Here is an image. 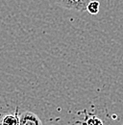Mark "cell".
Listing matches in <instances>:
<instances>
[{
	"instance_id": "cell-1",
	"label": "cell",
	"mask_w": 123,
	"mask_h": 125,
	"mask_svg": "<svg viewBox=\"0 0 123 125\" xmlns=\"http://www.w3.org/2000/svg\"><path fill=\"white\" fill-rule=\"evenodd\" d=\"M92 0H57V3L66 10L84 12Z\"/></svg>"
},
{
	"instance_id": "cell-2",
	"label": "cell",
	"mask_w": 123,
	"mask_h": 125,
	"mask_svg": "<svg viewBox=\"0 0 123 125\" xmlns=\"http://www.w3.org/2000/svg\"><path fill=\"white\" fill-rule=\"evenodd\" d=\"M19 125H42V123L35 113L26 111L19 115Z\"/></svg>"
},
{
	"instance_id": "cell-3",
	"label": "cell",
	"mask_w": 123,
	"mask_h": 125,
	"mask_svg": "<svg viewBox=\"0 0 123 125\" xmlns=\"http://www.w3.org/2000/svg\"><path fill=\"white\" fill-rule=\"evenodd\" d=\"M0 125H19V115L17 110L14 114H6L0 119Z\"/></svg>"
},
{
	"instance_id": "cell-4",
	"label": "cell",
	"mask_w": 123,
	"mask_h": 125,
	"mask_svg": "<svg viewBox=\"0 0 123 125\" xmlns=\"http://www.w3.org/2000/svg\"><path fill=\"white\" fill-rule=\"evenodd\" d=\"M99 8H100V3L96 0H92L87 7V12L91 15H97L99 13Z\"/></svg>"
},
{
	"instance_id": "cell-5",
	"label": "cell",
	"mask_w": 123,
	"mask_h": 125,
	"mask_svg": "<svg viewBox=\"0 0 123 125\" xmlns=\"http://www.w3.org/2000/svg\"><path fill=\"white\" fill-rule=\"evenodd\" d=\"M86 125H103V121L99 117H97L95 115H92V116H90L87 119Z\"/></svg>"
},
{
	"instance_id": "cell-6",
	"label": "cell",
	"mask_w": 123,
	"mask_h": 125,
	"mask_svg": "<svg viewBox=\"0 0 123 125\" xmlns=\"http://www.w3.org/2000/svg\"><path fill=\"white\" fill-rule=\"evenodd\" d=\"M121 125H123V123H122V124H121Z\"/></svg>"
}]
</instances>
